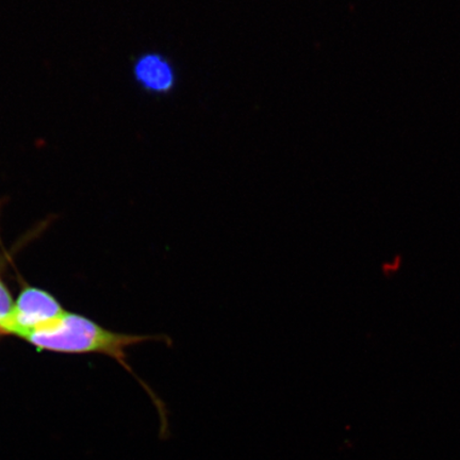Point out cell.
Wrapping results in <instances>:
<instances>
[{
  "mask_svg": "<svg viewBox=\"0 0 460 460\" xmlns=\"http://www.w3.org/2000/svg\"><path fill=\"white\" fill-rule=\"evenodd\" d=\"M20 338L39 349L51 350V352L100 353L111 356L131 373L126 362L128 359L126 349L148 341L172 344L171 339L164 335H128V333L115 332L103 329L83 315L67 312L55 323L41 330L24 333Z\"/></svg>",
  "mask_w": 460,
  "mask_h": 460,
  "instance_id": "obj_1",
  "label": "cell"
},
{
  "mask_svg": "<svg viewBox=\"0 0 460 460\" xmlns=\"http://www.w3.org/2000/svg\"><path fill=\"white\" fill-rule=\"evenodd\" d=\"M59 302L45 290L26 287L20 293L13 313L0 325V333L21 337L48 327L66 314Z\"/></svg>",
  "mask_w": 460,
  "mask_h": 460,
  "instance_id": "obj_2",
  "label": "cell"
},
{
  "mask_svg": "<svg viewBox=\"0 0 460 460\" xmlns=\"http://www.w3.org/2000/svg\"><path fill=\"white\" fill-rule=\"evenodd\" d=\"M137 84L149 93H168L175 84V73L171 63L159 54H144L134 65Z\"/></svg>",
  "mask_w": 460,
  "mask_h": 460,
  "instance_id": "obj_3",
  "label": "cell"
},
{
  "mask_svg": "<svg viewBox=\"0 0 460 460\" xmlns=\"http://www.w3.org/2000/svg\"><path fill=\"white\" fill-rule=\"evenodd\" d=\"M15 302L0 276V325L13 313Z\"/></svg>",
  "mask_w": 460,
  "mask_h": 460,
  "instance_id": "obj_4",
  "label": "cell"
}]
</instances>
